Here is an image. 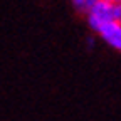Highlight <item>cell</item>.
<instances>
[{"label":"cell","instance_id":"1","mask_svg":"<svg viewBox=\"0 0 121 121\" xmlns=\"http://www.w3.org/2000/svg\"><path fill=\"white\" fill-rule=\"evenodd\" d=\"M84 19L91 32L98 34L104 25L121 20V4L99 0L91 7V10L84 15Z\"/></svg>","mask_w":121,"mask_h":121},{"label":"cell","instance_id":"2","mask_svg":"<svg viewBox=\"0 0 121 121\" xmlns=\"http://www.w3.org/2000/svg\"><path fill=\"white\" fill-rule=\"evenodd\" d=\"M99 42H103L106 47H109L116 52H121V20L111 22L104 25L98 34H94Z\"/></svg>","mask_w":121,"mask_h":121},{"label":"cell","instance_id":"3","mask_svg":"<svg viewBox=\"0 0 121 121\" xmlns=\"http://www.w3.org/2000/svg\"><path fill=\"white\" fill-rule=\"evenodd\" d=\"M96 2H99V0H71V5H72V9L78 13L86 15Z\"/></svg>","mask_w":121,"mask_h":121}]
</instances>
